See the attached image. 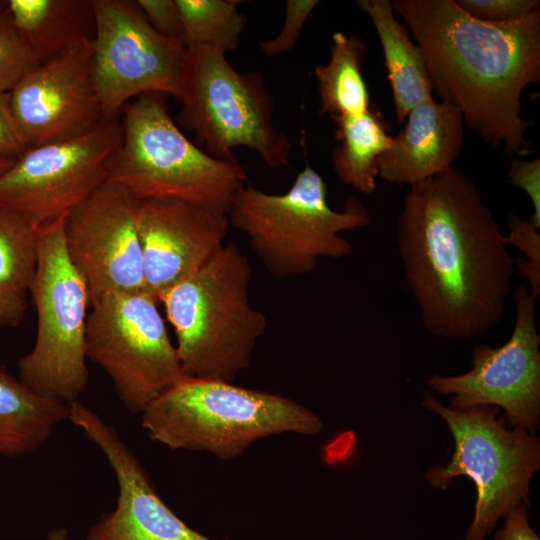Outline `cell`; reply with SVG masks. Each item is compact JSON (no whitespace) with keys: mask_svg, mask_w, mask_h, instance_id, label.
Masks as SVG:
<instances>
[{"mask_svg":"<svg viewBox=\"0 0 540 540\" xmlns=\"http://www.w3.org/2000/svg\"><path fill=\"white\" fill-rule=\"evenodd\" d=\"M37 226L25 216L0 208V323L18 326L35 272Z\"/></svg>","mask_w":540,"mask_h":540,"instance_id":"cell-23","label":"cell"},{"mask_svg":"<svg viewBox=\"0 0 540 540\" xmlns=\"http://www.w3.org/2000/svg\"><path fill=\"white\" fill-rule=\"evenodd\" d=\"M158 303L146 291L108 295L87 317L86 358L106 372L132 413L185 377Z\"/></svg>","mask_w":540,"mask_h":540,"instance_id":"cell-10","label":"cell"},{"mask_svg":"<svg viewBox=\"0 0 540 540\" xmlns=\"http://www.w3.org/2000/svg\"><path fill=\"white\" fill-rule=\"evenodd\" d=\"M509 233L505 241L525 255V259L515 261V269L529 282V290L534 298L540 295V234L528 219L510 213L507 217Z\"/></svg>","mask_w":540,"mask_h":540,"instance_id":"cell-27","label":"cell"},{"mask_svg":"<svg viewBox=\"0 0 540 540\" xmlns=\"http://www.w3.org/2000/svg\"><path fill=\"white\" fill-rule=\"evenodd\" d=\"M140 415L150 439L223 460L269 436L316 435L323 429L315 413L290 398L205 378L184 377Z\"/></svg>","mask_w":540,"mask_h":540,"instance_id":"cell-4","label":"cell"},{"mask_svg":"<svg viewBox=\"0 0 540 540\" xmlns=\"http://www.w3.org/2000/svg\"><path fill=\"white\" fill-rule=\"evenodd\" d=\"M227 215L229 223L247 237L267 272L277 279L310 274L323 257L351 255L352 244L340 234L371 221L355 198L343 210H333L324 179L309 165L283 194L245 184L234 195Z\"/></svg>","mask_w":540,"mask_h":540,"instance_id":"cell-6","label":"cell"},{"mask_svg":"<svg viewBox=\"0 0 540 540\" xmlns=\"http://www.w3.org/2000/svg\"><path fill=\"white\" fill-rule=\"evenodd\" d=\"M68 409V420L104 454L119 489L116 507L90 527L86 540H214L167 506L138 457L111 425L78 400Z\"/></svg>","mask_w":540,"mask_h":540,"instance_id":"cell-16","label":"cell"},{"mask_svg":"<svg viewBox=\"0 0 540 540\" xmlns=\"http://www.w3.org/2000/svg\"><path fill=\"white\" fill-rule=\"evenodd\" d=\"M66 215L37 226V258L29 293L37 313L32 349L19 379L37 395L69 405L88 382L85 334L89 294L65 247Z\"/></svg>","mask_w":540,"mask_h":540,"instance_id":"cell-7","label":"cell"},{"mask_svg":"<svg viewBox=\"0 0 540 540\" xmlns=\"http://www.w3.org/2000/svg\"><path fill=\"white\" fill-rule=\"evenodd\" d=\"M515 323L510 338L500 347L477 345L470 371L443 376L432 374L427 385L452 395L453 409L493 405L504 410L507 425L535 433L540 422V335L529 288L516 287Z\"/></svg>","mask_w":540,"mask_h":540,"instance_id":"cell-13","label":"cell"},{"mask_svg":"<svg viewBox=\"0 0 540 540\" xmlns=\"http://www.w3.org/2000/svg\"><path fill=\"white\" fill-rule=\"evenodd\" d=\"M507 179L530 198L533 213L529 221L540 229V158L527 161L513 157L507 170Z\"/></svg>","mask_w":540,"mask_h":540,"instance_id":"cell-31","label":"cell"},{"mask_svg":"<svg viewBox=\"0 0 540 540\" xmlns=\"http://www.w3.org/2000/svg\"><path fill=\"white\" fill-rule=\"evenodd\" d=\"M228 215L179 200L138 201L144 291L157 296L189 276L224 245Z\"/></svg>","mask_w":540,"mask_h":540,"instance_id":"cell-17","label":"cell"},{"mask_svg":"<svg viewBox=\"0 0 540 540\" xmlns=\"http://www.w3.org/2000/svg\"><path fill=\"white\" fill-rule=\"evenodd\" d=\"M47 540H68V530L66 528H55L48 532Z\"/></svg>","mask_w":540,"mask_h":540,"instance_id":"cell-34","label":"cell"},{"mask_svg":"<svg viewBox=\"0 0 540 540\" xmlns=\"http://www.w3.org/2000/svg\"><path fill=\"white\" fill-rule=\"evenodd\" d=\"M252 267L234 243L157 296L174 329L183 375L233 382L245 370L267 319L250 300Z\"/></svg>","mask_w":540,"mask_h":540,"instance_id":"cell-3","label":"cell"},{"mask_svg":"<svg viewBox=\"0 0 540 540\" xmlns=\"http://www.w3.org/2000/svg\"><path fill=\"white\" fill-rule=\"evenodd\" d=\"M11 22L38 64L92 40V0H6Z\"/></svg>","mask_w":540,"mask_h":540,"instance_id":"cell-19","label":"cell"},{"mask_svg":"<svg viewBox=\"0 0 540 540\" xmlns=\"http://www.w3.org/2000/svg\"><path fill=\"white\" fill-rule=\"evenodd\" d=\"M180 121L219 159L255 151L271 168L290 166L291 142L273 121V99L258 72L240 73L217 49H187Z\"/></svg>","mask_w":540,"mask_h":540,"instance_id":"cell-9","label":"cell"},{"mask_svg":"<svg viewBox=\"0 0 540 540\" xmlns=\"http://www.w3.org/2000/svg\"><path fill=\"white\" fill-rule=\"evenodd\" d=\"M397 247L427 332L469 339L502 320L515 261L466 174L451 167L410 186L397 222Z\"/></svg>","mask_w":540,"mask_h":540,"instance_id":"cell-1","label":"cell"},{"mask_svg":"<svg viewBox=\"0 0 540 540\" xmlns=\"http://www.w3.org/2000/svg\"><path fill=\"white\" fill-rule=\"evenodd\" d=\"M136 3L156 32L186 47L180 15L174 0H136Z\"/></svg>","mask_w":540,"mask_h":540,"instance_id":"cell-30","label":"cell"},{"mask_svg":"<svg viewBox=\"0 0 540 540\" xmlns=\"http://www.w3.org/2000/svg\"><path fill=\"white\" fill-rule=\"evenodd\" d=\"M471 16L486 22L520 20L540 9L538 0H455Z\"/></svg>","mask_w":540,"mask_h":540,"instance_id":"cell-29","label":"cell"},{"mask_svg":"<svg viewBox=\"0 0 540 540\" xmlns=\"http://www.w3.org/2000/svg\"><path fill=\"white\" fill-rule=\"evenodd\" d=\"M378 35L390 82L396 119L403 124L418 104L432 98L424 55L407 27L395 17L389 0H357Z\"/></svg>","mask_w":540,"mask_h":540,"instance_id":"cell-20","label":"cell"},{"mask_svg":"<svg viewBox=\"0 0 540 540\" xmlns=\"http://www.w3.org/2000/svg\"><path fill=\"white\" fill-rule=\"evenodd\" d=\"M7 7V2L0 0V13L3 12Z\"/></svg>","mask_w":540,"mask_h":540,"instance_id":"cell-36","label":"cell"},{"mask_svg":"<svg viewBox=\"0 0 540 540\" xmlns=\"http://www.w3.org/2000/svg\"><path fill=\"white\" fill-rule=\"evenodd\" d=\"M68 405L45 399L0 368V455L37 451L68 419Z\"/></svg>","mask_w":540,"mask_h":540,"instance_id":"cell-21","label":"cell"},{"mask_svg":"<svg viewBox=\"0 0 540 540\" xmlns=\"http://www.w3.org/2000/svg\"><path fill=\"white\" fill-rule=\"evenodd\" d=\"M13 162L0 161V174L6 171Z\"/></svg>","mask_w":540,"mask_h":540,"instance_id":"cell-35","label":"cell"},{"mask_svg":"<svg viewBox=\"0 0 540 540\" xmlns=\"http://www.w3.org/2000/svg\"><path fill=\"white\" fill-rule=\"evenodd\" d=\"M420 47L435 91L457 107L485 144L506 155L527 154L529 126L521 96L540 80V9L493 23L455 0H393Z\"/></svg>","mask_w":540,"mask_h":540,"instance_id":"cell-2","label":"cell"},{"mask_svg":"<svg viewBox=\"0 0 540 540\" xmlns=\"http://www.w3.org/2000/svg\"><path fill=\"white\" fill-rule=\"evenodd\" d=\"M121 133L106 181L138 201L179 200L228 214L245 185L239 162L215 158L191 142L156 93L124 106Z\"/></svg>","mask_w":540,"mask_h":540,"instance_id":"cell-5","label":"cell"},{"mask_svg":"<svg viewBox=\"0 0 540 540\" xmlns=\"http://www.w3.org/2000/svg\"><path fill=\"white\" fill-rule=\"evenodd\" d=\"M121 136V124L111 120L80 136L26 148L0 174V208L36 225L66 215L106 181Z\"/></svg>","mask_w":540,"mask_h":540,"instance_id":"cell-12","label":"cell"},{"mask_svg":"<svg viewBox=\"0 0 540 540\" xmlns=\"http://www.w3.org/2000/svg\"><path fill=\"white\" fill-rule=\"evenodd\" d=\"M186 48L206 46L226 53L234 51L245 29L246 18L237 0H174Z\"/></svg>","mask_w":540,"mask_h":540,"instance_id":"cell-25","label":"cell"},{"mask_svg":"<svg viewBox=\"0 0 540 540\" xmlns=\"http://www.w3.org/2000/svg\"><path fill=\"white\" fill-rule=\"evenodd\" d=\"M137 206L127 191L105 181L66 214L65 247L90 306L108 295L144 291Z\"/></svg>","mask_w":540,"mask_h":540,"instance_id":"cell-14","label":"cell"},{"mask_svg":"<svg viewBox=\"0 0 540 540\" xmlns=\"http://www.w3.org/2000/svg\"><path fill=\"white\" fill-rule=\"evenodd\" d=\"M422 406L443 418L455 444L449 463L432 467L426 478L435 488L461 475L474 482L475 513L464 540H483L514 506L529 505L530 481L540 468L539 437L509 427L493 405L453 409L426 394Z\"/></svg>","mask_w":540,"mask_h":540,"instance_id":"cell-8","label":"cell"},{"mask_svg":"<svg viewBox=\"0 0 540 540\" xmlns=\"http://www.w3.org/2000/svg\"><path fill=\"white\" fill-rule=\"evenodd\" d=\"M37 64L16 32L6 7L0 13V94H7Z\"/></svg>","mask_w":540,"mask_h":540,"instance_id":"cell-26","label":"cell"},{"mask_svg":"<svg viewBox=\"0 0 540 540\" xmlns=\"http://www.w3.org/2000/svg\"><path fill=\"white\" fill-rule=\"evenodd\" d=\"M366 46L357 35H332L330 59L315 68L321 114L332 119L357 115L370 108L369 92L362 75Z\"/></svg>","mask_w":540,"mask_h":540,"instance_id":"cell-24","label":"cell"},{"mask_svg":"<svg viewBox=\"0 0 540 540\" xmlns=\"http://www.w3.org/2000/svg\"><path fill=\"white\" fill-rule=\"evenodd\" d=\"M338 145L332 154V166L341 182L364 194L376 188L378 159L389 148L386 123L376 109L333 119Z\"/></svg>","mask_w":540,"mask_h":540,"instance_id":"cell-22","label":"cell"},{"mask_svg":"<svg viewBox=\"0 0 540 540\" xmlns=\"http://www.w3.org/2000/svg\"><path fill=\"white\" fill-rule=\"evenodd\" d=\"M92 60V40H88L37 64L7 93L26 148L80 136L106 122Z\"/></svg>","mask_w":540,"mask_h":540,"instance_id":"cell-15","label":"cell"},{"mask_svg":"<svg viewBox=\"0 0 540 540\" xmlns=\"http://www.w3.org/2000/svg\"><path fill=\"white\" fill-rule=\"evenodd\" d=\"M378 159V176L410 186L453 167L464 143L460 110L432 98L415 106Z\"/></svg>","mask_w":540,"mask_h":540,"instance_id":"cell-18","label":"cell"},{"mask_svg":"<svg viewBox=\"0 0 540 540\" xmlns=\"http://www.w3.org/2000/svg\"><path fill=\"white\" fill-rule=\"evenodd\" d=\"M318 3L317 0H288L280 33L260 42L261 52L267 56L289 52L295 46L307 17Z\"/></svg>","mask_w":540,"mask_h":540,"instance_id":"cell-28","label":"cell"},{"mask_svg":"<svg viewBox=\"0 0 540 540\" xmlns=\"http://www.w3.org/2000/svg\"><path fill=\"white\" fill-rule=\"evenodd\" d=\"M494 540H540L529 524L527 505L519 503L506 514Z\"/></svg>","mask_w":540,"mask_h":540,"instance_id":"cell-33","label":"cell"},{"mask_svg":"<svg viewBox=\"0 0 540 540\" xmlns=\"http://www.w3.org/2000/svg\"><path fill=\"white\" fill-rule=\"evenodd\" d=\"M25 149L9 109L7 94H0V161L13 162Z\"/></svg>","mask_w":540,"mask_h":540,"instance_id":"cell-32","label":"cell"},{"mask_svg":"<svg viewBox=\"0 0 540 540\" xmlns=\"http://www.w3.org/2000/svg\"><path fill=\"white\" fill-rule=\"evenodd\" d=\"M92 72L106 121L147 93L180 99L187 48L156 32L136 1L92 0Z\"/></svg>","mask_w":540,"mask_h":540,"instance_id":"cell-11","label":"cell"}]
</instances>
